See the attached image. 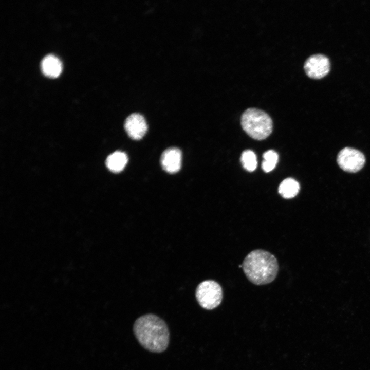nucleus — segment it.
Returning a JSON list of instances; mask_svg holds the SVG:
<instances>
[{
  "label": "nucleus",
  "instance_id": "9d476101",
  "mask_svg": "<svg viewBox=\"0 0 370 370\" xmlns=\"http://www.w3.org/2000/svg\"><path fill=\"white\" fill-rule=\"evenodd\" d=\"M127 161V156L125 153L116 151L108 156L106 160V164L110 171L118 173L123 170Z\"/></svg>",
  "mask_w": 370,
  "mask_h": 370
},
{
  "label": "nucleus",
  "instance_id": "9b49d317",
  "mask_svg": "<svg viewBox=\"0 0 370 370\" xmlns=\"http://www.w3.org/2000/svg\"><path fill=\"white\" fill-rule=\"evenodd\" d=\"M279 192L284 198L290 199L295 197L300 190L298 181L291 178L283 180L279 187Z\"/></svg>",
  "mask_w": 370,
  "mask_h": 370
},
{
  "label": "nucleus",
  "instance_id": "6e6552de",
  "mask_svg": "<svg viewBox=\"0 0 370 370\" xmlns=\"http://www.w3.org/2000/svg\"><path fill=\"white\" fill-rule=\"evenodd\" d=\"M181 160V151L176 147H171L163 152L160 161L164 171L169 173H175L180 169Z\"/></svg>",
  "mask_w": 370,
  "mask_h": 370
},
{
  "label": "nucleus",
  "instance_id": "1a4fd4ad",
  "mask_svg": "<svg viewBox=\"0 0 370 370\" xmlns=\"http://www.w3.org/2000/svg\"><path fill=\"white\" fill-rule=\"evenodd\" d=\"M41 67L45 75L49 77H56L61 73L62 64L56 56L49 54L42 60Z\"/></svg>",
  "mask_w": 370,
  "mask_h": 370
},
{
  "label": "nucleus",
  "instance_id": "39448f33",
  "mask_svg": "<svg viewBox=\"0 0 370 370\" xmlns=\"http://www.w3.org/2000/svg\"><path fill=\"white\" fill-rule=\"evenodd\" d=\"M337 161L340 168L344 171L355 173L363 167L365 158L360 151L346 147L339 152Z\"/></svg>",
  "mask_w": 370,
  "mask_h": 370
},
{
  "label": "nucleus",
  "instance_id": "f03ea898",
  "mask_svg": "<svg viewBox=\"0 0 370 370\" xmlns=\"http://www.w3.org/2000/svg\"><path fill=\"white\" fill-rule=\"evenodd\" d=\"M243 269L247 279L253 284L262 285L272 282L279 270L277 259L270 252L256 249L245 258Z\"/></svg>",
  "mask_w": 370,
  "mask_h": 370
},
{
  "label": "nucleus",
  "instance_id": "423d86ee",
  "mask_svg": "<svg viewBox=\"0 0 370 370\" xmlns=\"http://www.w3.org/2000/svg\"><path fill=\"white\" fill-rule=\"evenodd\" d=\"M330 64L328 58L321 54H313L305 61L304 68L307 75L311 78L321 79L328 74Z\"/></svg>",
  "mask_w": 370,
  "mask_h": 370
},
{
  "label": "nucleus",
  "instance_id": "7ed1b4c3",
  "mask_svg": "<svg viewBox=\"0 0 370 370\" xmlns=\"http://www.w3.org/2000/svg\"><path fill=\"white\" fill-rule=\"evenodd\" d=\"M240 123L244 131L253 139L261 140L266 139L272 133V121L265 111L251 107L242 114Z\"/></svg>",
  "mask_w": 370,
  "mask_h": 370
},
{
  "label": "nucleus",
  "instance_id": "0eeeda50",
  "mask_svg": "<svg viewBox=\"0 0 370 370\" xmlns=\"http://www.w3.org/2000/svg\"><path fill=\"white\" fill-rule=\"evenodd\" d=\"M124 128L131 138L139 140L146 134L147 125L144 118L141 115L134 113L130 115L125 120Z\"/></svg>",
  "mask_w": 370,
  "mask_h": 370
},
{
  "label": "nucleus",
  "instance_id": "f8f14e48",
  "mask_svg": "<svg viewBox=\"0 0 370 370\" xmlns=\"http://www.w3.org/2000/svg\"><path fill=\"white\" fill-rule=\"evenodd\" d=\"M264 160L262 163L263 170L266 172L272 171L278 162L279 156L278 153L272 150L265 152L263 155Z\"/></svg>",
  "mask_w": 370,
  "mask_h": 370
},
{
  "label": "nucleus",
  "instance_id": "20e7f679",
  "mask_svg": "<svg viewBox=\"0 0 370 370\" xmlns=\"http://www.w3.org/2000/svg\"><path fill=\"white\" fill-rule=\"evenodd\" d=\"M196 297L202 308L208 310L213 309L221 302L222 288L217 282L213 280H206L198 285Z\"/></svg>",
  "mask_w": 370,
  "mask_h": 370
},
{
  "label": "nucleus",
  "instance_id": "f257e3e1",
  "mask_svg": "<svg viewBox=\"0 0 370 370\" xmlns=\"http://www.w3.org/2000/svg\"><path fill=\"white\" fill-rule=\"evenodd\" d=\"M134 335L141 345L149 351L161 353L169 343V331L165 322L153 314L138 318L133 326Z\"/></svg>",
  "mask_w": 370,
  "mask_h": 370
},
{
  "label": "nucleus",
  "instance_id": "ddd939ff",
  "mask_svg": "<svg viewBox=\"0 0 370 370\" xmlns=\"http://www.w3.org/2000/svg\"><path fill=\"white\" fill-rule=\"evenodd\" d=\"M240 161L244 168L248 172L254 171L257 167L256 156L251 150H247L243 152Z\"/></svg>",
  "mask_w": 370,
  "mask_h": 370
}]
</instances>
